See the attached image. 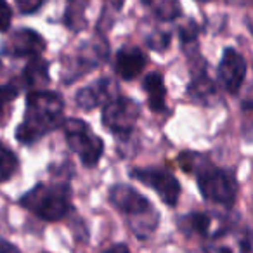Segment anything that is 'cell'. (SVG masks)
<instances>
[{"instance_id":"obj_23","label":"cell","mask_w":253,"mask_h":253,"mask_svg":"<svg viewBox=\"0 0 253 253\" xmlns=\"http://www.w3.org/2000/svg\"><path fill=\"white\" fill-rule=\"evenodd\" d=\"M43 4H45V0H16V5L23 14H32V12L39 11Z\"/></svg>"},{"instance_id":"obj_4","label":"cell","mask_w":253,"mask_h":253,"mask_svg":"<svg viewBox=\"0 0 253 253\" xmlns=\"http://www.w3.org/2000/svg\"><path fill=\"white\" fill-rule=\"evenodd\" d=\"M198 173V186L205 200L222 207H232L238 196V182L227 170L217 169L210 163H203Z\"/></svg>"},{"instance_id":"obj_6","label":"cell","mask_w":253,"mask_h":253,"mask_svg":"<svg viewBox=\"0 0 253 253\" xmlns=\"http://www.w3.org/2000/svg\"><path fill=\"white\" fill-rule=\"evenodd\" d=\"M139 115H141V109L137 102L116 95L102 109V123L111 134L125 139L134 132Z\"/></svg>"},{"instance_id":"obj_11","label":"cell","mask_w":253,"mask_h":253,"mask_svg":"<svg viewBox=\"0 0 253 253\" xmlns=\"http://www.w3.org/2000/svg\"><path fill=\"white\" fill-rule=\"evenodd\" d=\"M116 97V84L111 78H101L95 80L92 85L80 88L77 92V101L78 108L84 111H90V109L97 108V106H106L109 101Z\"/></svg>"},{"instance_id":"obj_25","label":"cell","mask_w":253,"mask_h":253,"mask_svg":"<svg viewBox=\"0 0 253 253\" xmlns=\"http://www.w3.org/2000/svg\"><path fill=\"white\" fill-rule=\"evenodd\" d=\"M0 253H21L14 245H11L5 239H0Z\"/></svg>"},{"instance_id":"obj_18","label":"cell","mask_w":253,"mask_h":253,"mask_svg":"<svg viewBox=\"0 0 253 253\" xmlns=\"http://www.w3.org/2000/svg\"><path fill=\"white\" fill-rule=\"evenodd\" d=\"M18 165L19 162L14 153L0 142V182H5V180L11 179L18 170Z\"/></svg>"},{"instance_id":"obj_10","label":"cell","mask_w":253,"mask_h":253,"mask_svg":"<svg viewBox=\"0 0 253 253\" xmlns=\"http://www.w3.org/2000/svg\"><path fill=\"white\" fill-rule=\"evenodd\" d=\"M47 43L40 33L33 30L23 28L12 33L4 47V52L12 57H42V52L45 50Z\"/></svg>"},{"instance_id":"obj_20","label":"cell","mask_w":253,"mask_h":253,"mask_svg":"<svg viewBox=\"0 0 253 253\" xmlns=\"http://www.w3.org/2000/svg\"><path fill=\"white\" fill-rule=\"evenodd\" d=\"M19 94V85L16 82H11L7 85H0V118L4 116V111L12 104Z\"/></svg>"},{"instance_id":"obj_21","label":"cell","mask_w":253,"mask_h":253,"mask_svg":"<svg viewBox=\"0 0 253 253\" xmlns=\"http://www.w3.org/2000/svg\"><path fill=\"white\" fill-rule=\"evenodd\" d=\"M148 45L151 47V49L163 52V50L170 45V35H169V33H155L153 37H149Z\"/></svg>"},{"instance_id":"obj_2","label":"cell","mask_w":253,"mask_h":253,"mask_svg":"<svg viewBox=\"0 0 253 253\" xmlns=\"http://www.w3.org/2000/svg\"><path fill=\"white\" fill-rule=\"evenodd\" d=\"M109 203L126 217L128 225L139 239H146L156 231L160 222L158 211L134 187L116 184L109 189Z\"/></svg>"},{"instance_id":"obj_17","label":"cell","mask_w":253,"mask_h":253,"mask_svg":"<svg viewBox=\"0 0 253 253\" xmlns=\"http://www.w3.org/2000/svg\"><path fill=\"white\" fill-rule=\"evenodd\" d=\"M49 82V64L42 57H35L28 63L25 73H23V84L26 87H37L40 84Z\"/></svg>"},{"instance_id":"obj_29","label":"cell","mask_w":253,"mask_h":253,"mask_svg":"<svg viewBox=\"0 0 253 253\" xmlns=\"http://www.w3.org/2000/svg\"><path fill=\"white\" fill-rule=\"evenodd\" d=\"M142 2H146V4H149V2H151V0H142Z\"/></svg>"},{"instance_id":"obj_5","label":"cell","mask_w":253,"mask_h":253,"mask_svg":"<svg viewBox=\"0 0 253 253\" xmlns=\"http://www.w3.org/2000/svg\"><path fill=\"white\" fill-rule=\"evenodd\" d=\"M64 135L71 149L78 155L85 167H95L104 153V142L92 132L84 120H68L64 123Z\"/></svg>"},{"instance_id":"obj_13","label":"cell","mask_w":253,"mask_h":253,"mask_svg":"<svg viewBox=\"0 0 253 253\" xmlns=\"http://www.w3.org/2000/svg\"><path fill=\"white\" fill-rule=\"evenodd\" d=\"M182 231L193 232L201 238H218L225 232V227L220 220L210 213H201V211H193L180 222Z\"/></svg>"},{"instance_id":"obj_28","label":"cell","mask_w":253,"mask_h":253,"mask_svg":"<svg viewBox=\"0 0 253 253\" xmlns=\"http://www.w3.org/2000/svg\"><path fill=\"white\" fill-rule=\"evenodd\" d=\"M241 250H243V253H252V238H250L248 231H246L245 239L241 241Z\"/></svg>"},{"instance_id":"obj_9","label":"cell","mask_w":253,"mask_h":253,"mask_svg":"<svg viewBox=\"0 0 253 253\" xmlns=\"http://www.w3.org/2000/svg\"><path fill=\"white\" fill-rule=\"evenodd\" d=\"M218 82L222 88L231 95H236L246 77V61L236 49H225L218 64Z\"/></svg>"},{"instance_id":"obj_15","label":"cell","mask_w":253,"mask_h":253,"mask_svg":"<svg viewBox=\"0 0 253 253\" xmlns=\"http://www.w3.org/2000/svg\"><path fill=\"white\" fill-rule=\"evenodd\" d=\"M90 0H66V11H64V25L71 32H82L87 25L85 9Z\"/></svg>"},{"instance_id":"obj_19","label":"cell","mask_w":253,"mask_h":253,"mask_svg":"<svg viewBox=\"0 0 253 253\" xmlns=\"http://www.w3.org/2000/svg\"><path fill=\"white\" fill-rule=\"evenodd\" d=\"M182 12L179 0H160V4L156 5V18L162 21H173L177 19Z\"/></svg>"},{"instance_id":"obj_8","label":"cell","mask_w":253,"mask_h":253,"mask_svg":"<svg viewBox=\"0 0 253 253\" xmlns=\"http://www.w3.org/2000/svg\"><path fill=\"white\" fill-rule=\"evenodd\" d=\"M130 175L132 179L155 189L165 205H169V207L177 205L180 198V184L170 172L162 169H134Z\"/></svg>"},{"instance_id":"obj_3","label":"cell","mask_w":253,"mask_h":253,"mask_svg":"<svg viewBox=\"0 0 253 253\" xmlns=\"http://www.w3.org/2000/svg\"><path fill=\"white\" fill-rule=\"evenodd\" d=\"M19 205L47 222H57L71 208V189L66 182L37 184L19 200Z\"/></svg>"},{"instance_id":"obj_16","label":"cell","mask_w":253,"mask_h":253,"mask_svg":"<svg viewBox=\"0 0 253 253\" xmlns=\"http://www.w3.org/2000/svg\"><path fill=\"white\" fill-rule=\"evenodd\" d=\"M189 94L194 101H200L203 104H210L211 99L215 97V85L207 77L203 70L193 77V82L189 85Z\"/></svg>"},{"instance_id":"obj_24","label":"cell","mask_w":253,"mask_h":253,"mask_svg":"<svg viewBox=\"0 0 253 253\" xmlns=\"http://www.w3.org/2000/svg\"><path fill=\"white\" fill-rule=\"evenodd\" d=\"M198 37V26L194 25V23H189V25L186 26V28L180 30V39H182V43L184 42H194Z\"/></svg>"},{"instance_id":"obj_22","label":"cell","mask_w":253,"mask_h":253,"mask_svg":"<svg viewBox=\"0 0 253 253\" xmlns=\"http://www.w3.org/2000/svg\"><path fill=\"white\" fill-rule=\"evenodd\" d=\"M12 23V11L5 0H0V32H7Z\"/></svg>"},{"instance_id":"obj_1","label":"cell","mask_w":253,"mask_h":253,"mask_svg":"<svg viewBox=\"0 0 253 253\" xmlns=\"http://www.w3.org/2000/svg\"><path fill=\"white\" fill-rule=\"evenodd\" d=\"M64 101L57 92L33 90L26 97L25 120L16 128V139L21 144H33L43 135L56 130L63 122Z\"/></svg>"},{"instance_id":"obj_14","label":"cell","mask_w":253,"mask_h":253,"mask_svg":"<svg viewBox=\"0 0 253 253\" xmlns=\"http://www.w3.org/2000/svg\"><path fill=\"white\" fill-rule=\"evenodd\" d=\"M142 87L148 92V102L151 111L162 113L167 109V88L160 73H149L142 82Z\"/></svg>"},{"instance_id":"obj_27","label":"cell","mask_w":253,"mask_h":253,"mask_svg":"<svg viewBox=\"0 0 253 253\" xmlns=\"http://www.w3.org/2000/svg\"><path fill=\"white\" fill-rule=\"evenodd\" d=\"M205 253H232V250L227 246H207Z\"/></svg>"},{"instance_id":"obj_12","label":"cell","mask_w":253,"mask_h":253,"mask_svg":"<svg viewBox=\"0 0 253 253\" xmlns=\"http://www.w3.org/2000/svg\"><path fill=\"white\" fill-rule=\"evenodd\" d=\"M146 63H148V57L139 47L125 45L116 52L115 70L123 80H134L142 73Z\"/></svg>"},{"instance_id":"obj_7","label":"cell","mask_w":253,"mask_h":253,"mask_svg":"<svg viewBox=\"0 0 253 253\" xmlns=\"http://www.w3.org/2000/svg\"><path fill=\"white\" fill-rule=\"evenodd\" d=\"M108 57V42L104 39H92L88 43L80 45L75 54L70 56V61L66 63V84H70L71 80L82 77L87 71L95 70L97 66H101Z\"/></svg>"},{"instance_id":"obj_26","label":"cell","mask_w":253,"mask_h":253,"mask_svg":"<svg viewBox=\"0 0 253 253\" xmlns=\"http://www.w3.org/2000/svg\"><path fill=\"white\" fill-rule=\"evenodd\" d=\"M101 253H130V250H128V246L126 245H113V246H109L108 250H104V252H101Z\"/></svg>"}]
</instances>
